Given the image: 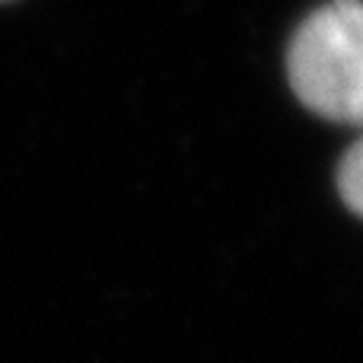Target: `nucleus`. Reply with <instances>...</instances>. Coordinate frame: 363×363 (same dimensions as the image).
<instances>
[{
  "instance_id": "1",
  "label": "nucleus",
  "mask_w": 363,
  "mask_h": 363,
  "mask_svg": "<svg viewBox=\"0 0 363 363\" xmlns=\"http://www.w3.org/2000/svg\"><path fill=\"white\" fill-rule=\"evenodd\" d=\"M287 74L309 112L357 125L363 118L360 0H332L303 19L287 51Z\"/></svg>"
},
{
  "instance_id": "2",
  "label": "nucleus",
  "mask_w": 363,
  "mask_h": 363,
  "mask_svg": "<svg viewBox=\"0 0 363 363\" xmlns=\"http://www.w3.org/2000/svg\"><path fill=\"white\" fill-rule=\"evenodd\" d=\"M338 191L354 213L363 211V147L351 144L338 166Z\"/></svg>"
}]
</instances>
